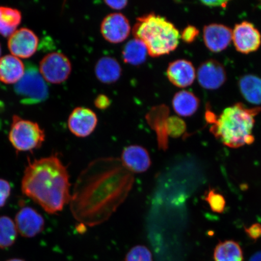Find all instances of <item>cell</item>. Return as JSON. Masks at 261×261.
Wrapping results in <instances>:
<instances>
[{"mask_svg": "<svg viewBox=\"0 0 261 261\" xmlns=\"http://www.w3.org/2000/svg\"><path fill=\"white\" fill-rule=\"evenodd\" d=\"M215 261H243L244 256L240 244L232 240L218 244L214 253Z\"/></svg>", "mask_w": 261, "mask_h": 261, "instance_id": "cell-23", "label": "cell"}, {"mask_svg": "<svg viewBox=\"0 0 261 261\" xmlns=\"http://www.w3.org/2000/svg\"><path fill=\"white\" fill-rule=\"evenodd\" d=\"M245 231L248 236L256 240L261 237V225L258 223L254 224L249 227L245 228Z\"/></svg>", "mask_w": 261, "mask_h": 261, "instance_id": "cell-31", "label": "cell"}, {"mask_svg": "<svg viewBox=\"0 0 261 261\" xmlns=\"http://www.w3.org/2000/svg\"><path fill=\"white\" fill-rule=\"evenodd\" d=\"M232 40L238 52L249 54L258 50L261 45V34L252 23L243 21L234 26Z\"/></svg>", "mask_w": 261, "mask_h": 261, "instance_id": "cell-10", "label": "cell"}, {"mask_svg": "<svg viewBox=\"0 0 261 261\" xmlns=\"http://www.w3.org/2000/svg\"><path fill=\"white\" fill-rule=\"evenodd\" d=\"M94 73L101 83L110 84L116 83L122 75V67L115 58L104 57L97 61Z\"/></svg>", "mask_w": 261, "mask_h": 261, "instance_id": "cell-18", "label": "cell"}, {"mask_svg": "<svg viewBox=\"0 0 261 261\" xmlns=\"http://www.w3.org/2000/svg\"><path fill=\"white\" fill-rule=\"evenodd\" d=\"M132 28L128 19L121 13H112L103 18L100 32L106 41L119 44L129 37Z\"/></svg>", "mask_w": 261, "mask_h": 261, "instance_id": "cell-9", "label": "cell"}, {"mask_svg": "<svg viewBox=\"0 0 261 261\" xmlns=\"http://www.w3.org/2000/svg\"><path fill=\"white\" fill-rule=\"evenodd\" d=\"M106 4L110 8L114 10H122L128 5V1L122 0V1H106Z\"/></svg>", "mask_w": 261, "mask_h": 261, "instance_id": "cell-32", "label": "cell"}, {"mask_svg": "<svg viewBox=\"0 0 261 261\" xmlns=\"http://www.w3.org/2000/svg\"><path fill=\"white\" fill-rule=\"evenodd\" d=\"M18 230L11 218L0 217V249H6L12 246L17 237Z\"/></svg>", "mask_w": 261, "mask_h": 261, "instance_id": "cell-24", "label": "cell"}, {"mask_svg": "<svg viewBox=\"0 0 261 261\" xmlns=\"http://www.w3.org/2000/svg\"><path fill=\"white\" fill-rule=\"evenodd\" d=\"M260 108L249 109L241 103L226 108L217 116L207 111L205 118L211 123V132L218 140L230 148H240L254 141L252 130L254 116Z\"/></svg>", "mask_w": 261, "mask_h": 261, "instance_id": "cell-3", "label": "cell"}, {"mask_svg": "<svg viewBox=\"0 0 261 261\" xmlns=\"http://www.w3.org/2000/svg\"><path fill=\"white\" fill-rule=\"evenodd\" d=\"M244 99L254 105L261 104V78L253 74L244 75L238 82Z\"/></svg>", "mask_w": 261, "mask_h": 261, "instance_id": "cell-20", "label": "cell"}, {"mask_svg": "<svg viewBox=\"0 0 261 261\" xmlns=\"http://www.w3.org/2000/svg\"><path fill=\"white\" fill-rule=\"evenodd\" d=\"M70 177L57 155L29 161L21 181L22 193L50 214L70 203Z\"/></svg>", "mask_w": 261, "mask_h": 261, "instance_id": "cell-2", "label": "cell"}, {"mask_svg": "<svg viewBox=\"0 0 261 261\" xmlns=\"http://www.w3.org/2000/svg\"><path fill=\"white\" fill-rule=\"evenodd\" d=\"M72 70L69 59L60 52L48 54L42 59L39 71L45 82L60 84L66 81Z\"/></svg>", "mask_w": 261, "mask_h": 261, "instance_id": "cell-7", "label": "cell"}, {"mask_svg": "<svg viewBox=\"0 0 261 261\" xmlns=\"http://www.w3.org/2000/svg\"><path fill=\"white\" fill-rule=\"evenodd\" d=\"M197 78L199 84L204 89L217 90L226 81V71L223 65L219 62L208 60L199 67Z\"/></svg>", "mask_w": 261, "mask_h": 261, "instance_id": "cell-13", "label": "cell"}, {"mask_svg": "<svg viewBox=\"0 0 261 261\" xmlns=\"http://www.w3.org/2000/svg\"><path fill=\"white\" fill-rule=\"evenodd\" d=\"M22 21V14L18 9L0 6V35L10 37L17 30Z\"/></svg>", "mask_w": 261, "mask_h": 261, "instance_id": "cell-21", "label": "cell"}, {"mask_svg": "<svg viewBox=\"0 0 261 261\" xmlns=\"http://www.w3.org/2000/svg\"><path fill=\"white\" fill-rule=\"evenodd\" d=\"M133 173L120 159L100 158L91 162L81 173L70 202L75 220L89 227L109 220L133 188Z\"/></svg>", "mask_w": 261, "mask_h": 261, "instance_id": "cell-1", "label": "cell"}, {"mask_svg": "<svg viewBox=\"0 0 261 261\" xmlns=\"http://www.w3.org/2000/svg\"><path fill=\"white\" fill-rule=\"evenodd\" d=\"M15 91L24 104L43 102L48 97V89L39 70L29 67L22 79L15 85Z\"/></svg>", "mask_w": 261, "mask_h": 261, "instance_id": "cell-6", "label": "cell"}, {"mask_svg": "<svg viewBox=\"0 0 261 261\" xmlns=\"http://www.w3.org/2000/svg\"><path fill=\"white\" fill-rule=\"evenodd\" d=\"M205 200L207 202L212 211L219 214L223 212L226 201L223 195L217 193L214 189H210L205 194Z\"/></svg>", "mask_w": 261, "mask_h": 261, "instance_id": "cell-27", "label": "cell"}, {"mask_svg": "<svg viewBox=\"0 0 261 261\" xmlns=\"http://www.w3.org/2000/svg\"><path fill=\"white\" fill-rule=\"evenodd\" d=\"M68 128L70 132L78 138H86L95 130L97 116L93 111L86 107H76L68 119Z\"/></svg>", "mask_w": 261, "mask_h": 261, "instance_id": "cell-11", "label": "cell"}, {"mask_svg": "<svg viewBox=\"0 0 261 261\" xmlns=\"http://www.w3.org/2000/svg\"><path fill=\"white\" fill-rule=\"evenodd\" d=\"M25 67L20 59L12 55L0 58V81L6 84H16L25 73Z\"/></svg>", "mask_w": 261, "mask_h": 261, "instance_id": "cell-17", "label": "cell"}, {"mask_svg": "<svg viewBox=\"0 0 261 261\" xmlns=\"http://www.w3.org/2000/svg\"><path fill=\"white\" fill-rule=\"evenodd\" d=\"M166 133L172 138H178L184 135L187 129V125L181 119L177 116L168 117L166 124Z\"/></svg>", "mask_w": 261, "mask_h": 261, "instance_id": "cell-25", "label": "cell"}, {"mask_svg": "<svg viewBox=\"0 0 261 261\" xmlns=\"http://www.w3.org/2000/svg\"><path fill=\"white\" fill-rule=\"evenodd\" d=\"M45 134L37 122L14 115L9 133V140L19 152H30L41 148Z\"/></svg>", "mask_w": 261, "mask_h": 261, "instance_id": "cell-5", "label": "cell"}, {"mask_svg": "<svg viewBox=\"0 0 261 261\" xmlns=\"http://www.w3.org/2000/svg\"><path fill=\"white\" fill-rule=\"evenodd\" d=\"M132 32L135 38L143 42L148 55L153 58L174 51L180 39V34L175 25L154 13L137 18Z\"/></svg>", "mask_w": 261, "mask_h": 261, "instance_id": "cell-4", "label": "cell"}, {"mask_svg": "<svg viewBox=\"0 0 261 261\" xmlns=\"http://www.w3.org/2000/svg\"><path fill=\"white\" fill-rule=\"evenodd\" d=\"M203 40L205 46L212 52L223 51L232 40V31L227 26L221 24H211L204 26Z\"/></svg>", "mask_w": 261, "mask_h": 261, "instance_id": "cell-15", "label": "cell"}, {"mask_svg": "<svg viewBox=\"0 0 261 261\" xmlns=\"http://www.w3.org/2000/svg\"><path fill=\"white\" fill-rule=\"evenodd\" d=\"M172 103L173 109L178 116L190 117L197 112L200 100L191 91L182 90L175 94Z\"/></svg>", "mask_w": 261, "mask_h": 261, "instance_id": "cell-19", "label": "cell"}, {"mask_svg": "<svg viewBox=\"0 0 261 261\" xmlns=\"http://www.w3.org/2000/svg\"><path fill=\"white\" fill-rule=\"evenodd\" d=\"M15 223L18 232L22 237L33 238L44 230L45 220L43 217L31 207H24L16 214Z\"/></svg>", "mask_w": 261, "mask_h": 261, "instance_id": "cell-12", "label": "cell"}, {"mask_svg": "<svg viewBox=\"0 0 261 261\" xmlns=\"http://www.w3.org/2000/svg\"><path fill=\"white\" fill-rule=\"evenodd\" d=\"M124 261H153L152 255L148 248L138 245L129 250Z\"/></svg>", "mask_w": 261, "mask_h": 261, "instance_id": "cell-26", "label": "cell"}, {"mask_svg": "<svg viewBox=\"0 0 261 261\" xmlns=\"http://www.w3.org/2000/svg\"><path fill=\"white\" fill-rule=\"evenodd\" d=\"M201 3L204 6L210 8H226L228 1H201Z\"/></svg>", "mask_w": 261, "mask_h": 261, "instance_id": "cell-33", "label": "cell"}, {"mask_svg": "<svg viewBox=\"0 0 261 261\" xmlns=\"http://www.w3.org/2000/svg\"><path fill=\"white\" fill-rule=\"evenodd\" d=\"M1 55H2V46H1V44H0V58H1Z\"/></svg>", "mask_w": 261, "mask_h": 261, "instance_id": "cell-36", "label": "cell"}, {"mask_svg": "<svg viewBox=\"0 0 261 261\" xmlns=\"http://www.w3.org/2000/svg\"><path fill=\"white\" fill-rule=\"evenodd\" d=\"M249 261H261V251L257 252L250 257Z\"/></svg>", "mask_w": 261, "mask_h": 261, "instance_id": "cell-34", "label": "cell"}, {"mask_svg": "<svg viewBox=\"0 0 261 261\" xmlns=\"http://www.w3.org/2000/svg\"><path fill=\"white\" fill-rule=\"evenodd\" d=\"M7 261H25V260H22L21 259L14 258V259H11L8 260Z\"/></svg>", "mask_w": 261, "mask_h": 261, "instance_id": "cell-35", "label": "cell"}, {"mask_svg": "<svg viewBox=\"0 0 261 261\" xmlns=\"http://www.w3.org/2000/svg\"><path fill=\"white\" fill-rule=\"evenodd\" d=\"M148 54L145 44L136 38L127 42L122 51L123 61L133 65L144 63Z\"/></svg>", "mask_w": 261, "mask_h": 261, "instance_id": "cell-22", "label": "cell"}, {"mask_svg": "<svg viewBox=\"0 0 261 261\" xmlns=\"http://www.w3.org/2000/svg\"><path fill=\"white\" fill-rule=\"evenodd\" d=\"M39 38L31 29H17L9 37L8 47L11 55L18 58H31L37 52Z\"/></svg>", "mask_w": 261, "mask_h": 261, "instance_id": "cell-8", "label": "cell"}, {"mask_svg": "<svg viewBox=\"0 0 261 261\" xmlns=\"http://www.w3.org/2000/svg\"><path fill=\"white\" fill-rule=\"evenodd\" d=\"M198 35V29L194 25H188L181 33L180 38L186 43L191 44L195 41Z\"/></svg>", "mask_w": 261, "mask_h": 261, "instance_id": "cell-28", "label": "cell"}, {"mask_svg": "<svg viewBox=\"0 0 261 261\" xmlns=\"http://www.w3.org/2000/svg\"><path fill=\"white\" fill-rule=\"evenodd\" d=\"M166 74L171 83L179 88L191 86L196 77L193 64L186 60H177L169 63Z\"/></svg>", "mask_w": 261, "mask_h": 261, "instance_id": "cell-16", "label": "cell"}, {"mask_svg": "<svg viewBox=\"0 0 261 261\" xmlns=\"http://www.w3.org/2000/svg\"><path fill=\"white\" fill-rule=\"evenodd\" d=\"M122 164L133 174H140L148 170L151 165V159L147 149L142 146L129 145L122 152Z\"/></svg>", "mask_w": 261, "mask_h": 261, "instance_id": "cell-14", "label": "cell"}, {"mask_svg": "<svg viewBox=\"0 0 261 261\" xmlns=\"http://www.w3.org/2000/svg\"><path fill=\"white\" fill-rule=\"evenodd\" d=\"M11 194V185L6 179L0 178V208L4 206Z\"/></svg>", "mask_w": 261, "mask_h": 261, "instance_id": "cell-29", "label": "cell"}, {"mask_svg": "<svg viewBox=\"0 0 261 261\" xmlns=\"http://www.w3.org/2000/svg\"><path fill=\"white\" fill-rule=\"evenodd\" d=\"M94 103V106L98 109L106 110L110 106L112 102H111L110 98L105 94H99L96 97Z\"/></svg>", "mask_w": 261, "mask_h": 261, "instance_id": "cell-30", "label": "cell"}]
</instances>
